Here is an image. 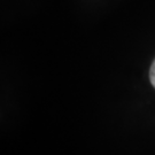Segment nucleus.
I'll use <instances>...</instances> for the list:
<instances>
[{
    "mask_svg": "<svg viewBox=\"0 0 155 155\" xmlns=\"http://www.w3.org/2000/svg\"><path fill=\"white\" fill-rule=\"evenodd\" d=\"M150 83H152V85L155 87V60H154V62L152 63V67H150Z\"/></svg>",
    "mask_w": 155,
    "mask_h": 155,
    "instance_id": "nucleus-1",
    "label": "nucleus"
}]
</instances>
